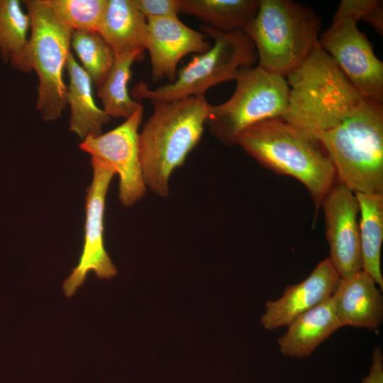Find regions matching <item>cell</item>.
<instances>
[{
    "mask_svg": "<svg viewBox=\"0 0 383 383\" xmlns=\"http://www.w3.org/2000/svg\"><path fill=\"white\" fill-rule=\"evenodd\" d=\"M153 106L138 135L140 160L147 189L167 198L172 172L203 135L210 104L205 95H199Z\"/></svg>",
    "mask_w": 383,
    "mask_h": 383,
    "instance_id": "obj_1",
    "label": "cell"
},
{
    "mask_svg": "<svg viewBox=\"0 0 383 383\" xmlns=\"http://www.w3.org/2000/svg\"><path fill=\"white\" fill-rule=\"evenodd\" d=\"M235 145L265 167L298 179L307 188L316 209L334 185L335 171L327 154L282 118L247 128L236 137Z\"/></svg>",
    "mask_w": 383,
    "mask_h": 383,
    "instance_id": "obj_2",
    "label": "cell"
},
{
    "mask_svg": "<svg viewBox=\"0 0 383 383\" xmlns=\"http://www.w3.org/2000/svg\"><path fill=\"white\" fill-rule=\"evenodd\" d=\"M321 19L311 8L291 0H260L246 30L257 54V66L287 77L318 42Z\"/></svg>",
    "mask_w": 383,
    "mask_h": 383,
    "instance_id": "obj_3",
    "label": "cell"
},
{
    "mask_svg": "<svg viewBox=\"0 0 383 383\" xmlns=\"http://www.w3.org/2000/svg\"><path fill=\"white\" fill-rule=\"evenodd\" d=\"M201 31L213 40L209 50L194 55L170 83L151 89L143 81L139 82L131 91L132 96L153 104L205 95L211 87L235 80L240 69L255 66L257 51L245 32L225 33L206 25L201 26Z\"/></svg>",
    "mask_w": 383,
    "mask_h": 383,
    "instance_id": "obj_4",
    "label": "cell"
},
{
    "mask_svg": "<svg viewBox=\"0 0 383 383\" xmlns=\"http://www.w3.org/2000/svg\"><path fill=\"white\" fill-rule=\"evenodd\" d=\"M232 96L223 104H210L206 126L226 145H235L245 129L260 121L282 118L287 111L289 87L285 77L257 65L240 70Z\"/></svg>",
    "mask_w": 383,
    "mask_h": 383,
    "instance_id": "obj_5",
    "label": "cell"
},
{
    "mask_svg": "<svg viewBox=\"0 0 383 383\" xmlns=\"http://www.w3.org/2000/svg\"><path fill=\"white\" fill-rule=\"evenodd\" d=\"M30 19L29 60L38 77L36 109L45 121L62 116L67 104L63 71L73 30L60 21L45 0L23 1Z\"/></svg>",
    "mask_w": 383,
    "mask_h": 383,
    "instance_id": "obj_6",
    "label": "cell"
},
{
    "mask_svg": "<svg viewBox=\"0 0 383 383\" xmlns=\"http://www.w3.org/2000/svg\"><path fill=\"white\" fill-rule=\"evenodd\" d=\"M357 21L338 8L331 26L318 38L321 48L367 99L382 104L383 63L377 58Z\"/></svg>",
    "mask_w": 383,
    "mask_h": 383,
    "instance_id": "obj_7",
    "label": "cell"
},
{
    "mask_svg": "<svg viewBox=\"0 0 383 383\" xmlns=\"http://www.w3.org/2000/svg\"><path fill=\"white\" fill-rule=\"evenodd\" d=\"M93 178L86 198L85 232L82 252L77 265L62 284L66 296L72 297L92 271L100 279H111L117 269L104 244V215L108 189L113 168L107 162L91 157Z\"/></svg>",
    "mask_w": 383,
    "mask_h": 383,
    "instance_id": "obj_8",
    "label": "cell"
},
{
    "mask_svg": "<svg viewBox=\"0 0 383 383\" xmlns=\"http://www.w3.org/2000/svg\"><path fill=\"white\" fill-rule=\"evenodd\" d=\"M141 105L113 130L84 138L79 148L91 157L109 164L119 176L118 196L126 206L135 204L147 190L140 160L138 129L143 119Z\"/></svg>",
    "mask_w": 383,
    "mask_h": 383,
    "instance_id": "obj_9",
    "label": "cell"
},
{
    "mask_svg": "<svg viewBox=\"0 0 383 383\" xmlns=\"http://www.w3.org/2000/svg\"><path fill=\"white\" fill-rule=\"evenodd\" d=\"M323 206L328 257L340 278H348L362 270L360 239L359 205L353 192L343 184L333 185Z\"/></svg>",
    "mask_w": 383,
    "mask_h": 383,
    "instance_id": "obj_10",
    "label": "cell"
},
{
    "mask_svg": "<svg viewBox=\"0 0 383 383\" xmlns=\"http://www.w3.org/2000/svg\"><path fill=\"white\" fill-rule=\"evenodd\" d=\"M147 19L146 50L150 57L151 79L170 83L180 60L189 54L204 53L211 47L206 36L190 28L178 16Z\"/></svg>",
    "mask_w": 383,
    "mask_h": 383,
    "instance_id": "obj_11",
    "label": "cell"
},
{
    "mask_svg": "<svg viewBox=\"0 0 383 383\" xmlns=\"http://www.w3.org/2000/svg\"><path fill=\"white\" fill-rule=\"evenodd\" d=\"M340 277L326 257L304 281L287 286L282 296L268 300L260 321L272 331L289 325L296 318L332 296Z\"/></svg>",
    "mask_w": 383,
    "mask_h": 383,
    "instance_id": "obj_12",
    "label": "cell"
},
{
    "mask_svg": "<svg viewBox=\"0 0 383 383\" xmlns=\"http://www.w3.org/2000/svg\"><path fill=\"white\" fill-rule=\"evenodd\" d=\"M374 279L364 270L340 278L331 298L341 327L377 331L383 322V296Z\"/></svg>",
    "mask_w": 383,
    "mask_h": 383,
    "instance_id": "obj_13",
    "label": "cell"
},
{
    "mask_svg": "<svg viewBox=\"0 0 383 383\" xmlns=\"http://www.w3.org/2000/svg\"><path fill=\"white\" fill-rule=\"evenodd\" d=\"M97 32L109 45L115 57L135 54L143 59L147 19L133 0H107Z\"/></svg>",
    "mask_w": 383,
    "mask_h": 383,
    "instance_id": "obj_14",
    "label": "cell"
},
{
    "mask_svg": "<svg viewBox=\"0 0 383 383\" xmlns=\"http://www.w3.org/2000/svg\"><path fill=\"white\" fill-rule=\"evenodd\" d=\"M277 339L284 356L304 358L310 356L325 340L342 328L332 298L296 318Z\"/></svg>",
    "mask_w": 383,
    "mask_h": 383,
    "instance_id": "obj_15",
    "label": "cell"
},
{
    "mask_svg": "<svg viewBox=\"0 0 383 383\" xmlns=\"http://www.w3.org/2000/svg\"><path fill=\"white\" fill-rule=\"evenodd\" d=\"M66 68L69 76L67 85V104L70 107V129L82 140L102 133V127L111 118L94 99L92 80L70 53Z\"/></svg>",
    "mask_w": 383,
    "mask_h": 383,
    "instance_id": "obj_16",
    "label": "cell"
},
{
    "mask_svg": "<svg viewBox=\"0 0 383 383\" xmlns=\"http://www.w3.org/2000/svg\"><path fill=\"white\" fill-rule=\"evenodd\" d=\"M260 0H181V13L225 33L246 32Z\"/></svg>",
    "mask_w": 383,
    "mask_h": 383,
    "instance_id": "obj_17",
    "label": "cell"
},
{
    "mask_svg": "<svg viewBox=\"0 0 383 383\" xmlns=\"http://www.w3.org/2000/svg\"><path fill=\"white\" fill-rule=\"evenodd\" d=\"M359 205L362 270L383 289L381 248L383 240V194L355 193Z\"/></svg>",
    "mask_w": 383,
    "mask_h": 383,
    "instance_id": "obj_18",
    "label": "cell"
},
{
    "mask_svg": "<svg viewBox=\"0 0 383 383\" xmlns=\"http://www.w3.org/2000/svg\"><path fill=\"white\" fill-rule=\"evenodd\" d=\"M22 4L18 0H0V55L13 68L29 72L30 19Z\"/></svg>",
    "mask_w": 383,
    "mask_h": 383,
    "instance_id": "obj_19",
    "label": "cell"
},
{
    "mask_svg": "<svg viewBox=\"0 0 383 383\" xmlns=\"http://www.w3.org/2000/svg\"><path fill=\"white\" fill-rule=\"evenodd\" d=\"M142 60L137 55L115 57L106 79L97 89L103 110L110 118H128L142 105L130 96L128 84L131 77V66Z\"/></svg>",
    "mask_w": 383,
    "mask_h": 383,
    "instance_id": "obj_20",
    "label": "cell"
},
{
    "mask_svg": "<svg viewBox=\"0 0 383 383\" xmlns=\"http://www.w3.org/2000/svg\"><path fill=\"white\" fill-rule=\"evenodd\" d=\"M71 47L93 84L97 89L100 87L115 60L109 45L96 30H74L72 34Z\"/></svg>",
    "mask_w": 383,
    "mask_h": 383,
    "instance_id": "obj_21",
    "label": "cell"
},
{
    "mask_svg": "<svg viewBox=\"0 0 383 383\" xmlns=\"http://www.w3.org/2000/svg\"><path fill=\"white\" fill-rule=\"evenodd\" d=\"M55 16L73 30H98L107 0H45Z\"/></svg>",
    "mask_w": 383,
    "mask_h": 383,
    "instance_id": "obj_22",
    "label": "cell"
},
{
    "mask_svg": "<svg viewBox=\"0 0 383 383\" xmlns=\"http://www.w3.org/2000/svg\"><path fill=\"white\" fill-rule=\"evenodd\" d=\"M338 8L357 21L370 23L381 35L383 33V3L379 0H342Z\"/></svg>",
    "mask_w": 383,
    "mask_h": 383,
    "instance_id": "obj_23",
    "label": "cell"
},
{
    "mask_svg": "<svg viewBox=\"0 0 383 383\" xmlns=\"http://www.w3.org/2000/svg\"><path fill=\"white\" fill-rule=\"evenodd\" d=\"M146 18L178 16L181 0H133Z\"/></svg>",
    "mask_w": 383,
    "mask_h": 383,
    "instance_id": "obj_24",
    "label": "cell"
},
{
    "mask_svg": "<svg viewBox=\"0 0 383 383\" xmlns=\"http://www.w3.org/2000/svg\"><path fill=\"white\" fill-rule=\"evenodd\" d=\"M361 383H383V356L379 346L374 349L370 372Z\"/></svg>",
    "mask_w": 383,
    "mask_h": 383,
    "instance_id": "obj_25",
    "label": "cell"
}]
</instances>
